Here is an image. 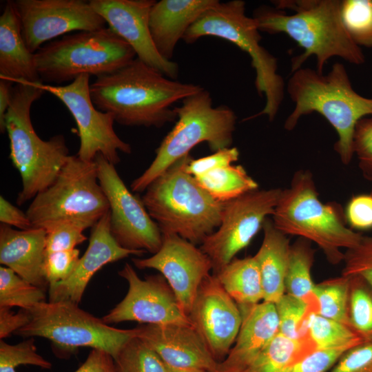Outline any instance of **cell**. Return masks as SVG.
<instances>
[{"label": "cell", "mask_w": 372, "mask_h": 372, "mask_svg": "<svg viewBox=\"0 0 372 372\" xmlns=\"http://www.w3.org/2000/svg\"><path fill=\"white\" fill-rule=\"evenodd\" d=\"M203 89L169 79L136 57L96 78L90 93L95 107L125 126L161 127L177 119L173 104Z\"/></svg>", "instance_id": "1"}, {"label": "cell", "mask_w": 372, "mask_h": 372, "mask_svg": "<svg viewBox=\"0 0 372 372\" xmlns=\"http://www.w3.org/2000/svg\"><path fill=\"white\" fill-rule=\"evenodd\" d=\"M274 8H259L254 17L260 31L284 33L304 49L291 59V72L302 68L314 56L316 70L324 73L328 61L340 57L353 65H362L365 56L347 31L341 16L340 0L273 1Z\"/></svg>", "instance_id": "2"}, {"label": "cell", "mask_w": 372, "mask_h": 372, "mask_svg": "<svg viewBox=\"0 0 372 372\" xmlns=\"http://www.w3.org/2000/svg\"><path fill=\"white\" fill-rule=\"evenodd\" d=\"M286 89L294 108L285 121V129L293 130L303 116L320 114L335 130L338 138L334 149L342 163L349 165L354 156L355 126L361 118L372 116V98L353 89L344 65L340 62L334 63L327 74L301 68L293 72Z\"/></svg>", "instance_id": "3"}, {"label": "cell", "mask_w": 372, "mask_h": 372, "mask_svg": "<svg viewBox=\"0 0 372 372\" xmlns=\"http://www.w3.org/2000/svg\"><path fill=\"white\" fill-rule=\"evenodd\" d=\"M271 218L275 227L284 234L316 243L332 265L343 262L342 249L356 247L363 238L347 227L339 203L320 200L313 176L308 169L293 174L289 186L282 190Z\"/></svg>", "instance_id": "4"}, {"label": "cell", "mask_w": 372, "mask_h": 372, "mask_svg": "<svg viewBox=\"0 0 372 372\" xmlns=\"http://www.w3.org/2000/svg\"><path fill=\"white\" fill-rule=\"evenodd\" d=\"M192 159L189 154L168 167L146 188L142 201L162 234L200 245L220 226L225 203L186 172Z\"/></svg>", "instance_id": "5"}, {"label": "cell", "mask_w": 372, "mask_h": 372, "mask_svg": "<svg viewBox=\"0 0 372 372\" xmlns=\"http://www.w3.org/2000/svg\"><path fill=\"white\" fill-rule=\"evenodd\" d=\"M41 83H15L6 116L10 158L22 181V189L17 198L18 205L32 200L48 187L70 156L63 135L57 134L44 141L33 127L31 107L45 92L39 85Z\"/></svg>", "instance_id": "6"}, {"label": "cell", "mask_w": 372, "mask_h": 372, "mask_svg": "<svg viewBox=\"0 0 372 372\" xmlns=\"http://www.w3.org/2000/svg\"><path fill=\"white\" fill-rule=\"evenodd\" d=\"M177 121L156 149L149 166L131 183L132 192H143L174 163L189 154L198 144L206 143L214 152L231 147L237 117L227 105L214 107L204 88L174 107Z\"/></svg>", "instance_id": "7"}, {"label": "cell", "mask_w": 372, "mask_h": 372, "mask_svg": "<svg viewBox=\"0 0 372 372\" xmlns=\"http://www.w3.org/2000/svg\"><path fill=\"white\" fill-rule=\"evenodd\" d=\"M260 32L256 19L245 14V2L232 0L219 1L203 13L189 28L183 39L192 43L206 36L219 37L247 52L256 72L257 92L265 97L263 109L249 119L265 115L273 121L283 101L285 84L278 73L276 58L260 45Z\"/></svg>", "instance_id": "8"}, {"label": "cell", "mask_w": 372, "mask_h": 372, "mask_svg": "<svg viewBox=\"0 0 372 372\" xmlns=\"http://www.w3.org/2000/svg\"><path fill=\"white\" fill-rule=\"evenodd\" d=\"M109 211L94 161L70 155L55 180L32 200L25 212L34 228L47 230L68 222L85 230Z\"/></svg>", "instance_id": "9"}, {"label": "cell", "mask_w": 372, "mask_h": 372, "mask_svg": "<svg viewBox=\"0 0 372 372\" xmlns=\"http://www.w3.org/2000/svg\"><path fill=\"white\" fill-rule=\"evenodd\" d=\"M29 312V323L13 334L46 338L60 358L70 356L80 347H90L104 351L114 359L138 334L137 327L115 328L70 301L42 302Z\"/></svg>", "instance_id": "10"}, {"label": "cell", "mask_w": 372, "mask_h": 372, "mask_svg": "<svg viewBox=\"0 0 372 372\" xmlns=\"http://www.w3.org/2000/svg\"><path fill=\"white\" fill-rule=\"evenodd\" d=\"M136 57L132 48L109 27L64 36L34 53L41 81L57 84L81 74L114 72Z\"/></svg>", "instance_id": "11"}, {"label": "cell", "mask_w": 372, "mask_h": 372, "mask_svg": "<svg viewBox=\"0 0 372 372\" xmlns=\"http://www.w3.org/2000/svg\"><path fill=\"white\" fill-rule=\"evenodd\" d=\"M282 190L257 189L225 203L220 226L199 247L209 258L213 274L249 245L265 220L272 216Z\"/></svg>", "instance_id": "12"}, {"label": "cell", "mask_w": 372, "mask_h": 372, "mask_svg": "<svg viewBox=\"0 0 372 372\" xmlns=\"http://www.w3.org/2000/svg\"><path fill=\"white\" fill-rule=\"evenodd\" d=\"M90 77L88 74H81L66 85L43 83L39 85L45 92L58 98L72 115L80 139L77 156L91 162L101 154L116 165L120 162L118 152L130 154L132 147L115 132L114 116L99 110L94 105L90 93Z\"/></svg>", "instance_id": "13"}, {"label": "cell", "mask_w": 372, "mask_h": 372, "mask_svg": "<svg viewBox=\"0 0 372 372\" xmlns=\"http://www.w3.org/2000/svg\"><path fill=\"white\" fill-rule=\"evenodd\" d=\"M99 184L107 199L110 231L126 249L156 254L163 243V234L147 211L142 199L127 187L115 165L101 154L94 159Z\"/></svg>", "instance_id": "14"}, {"label": "cell", "mask_w": 372, "mask_h": 372, "mask_svg": "<svg viewBox=\"0 0 372 372\" xmlns=\"http://www.w3.org/2000/svg\"><path fill=\"white\" fill-rule=\"evenodd\" d=\"M25 43L32 53L41 45L72 31L105 28V21L83 0L13 1Z\"/></svg>", "instance_id": "15"}, {"label": "cell", "mask_w": 372, "mask_h": 372, "mask_svg": "<svg viewBox=\"0 0 372 372\" xmlns=\"http://www.w3.org/2000/svg\"><path fill=\"white\" fill-rule=\"evenodd\" d=\"M118 275L127 282L128 290L123 299L102 318L106 324L134 321L153 325L192 324L161 274L141 279L126 263Z\"/></svg>", "instance_id": "16"}, {"label": "cell", "mask_w": 372, "mask_h": 372, "mask_svg": "<svg viewBox=\"0 0 372 372\" xmlns=\"http://www.w3.org/2000/svg\"><path fill=\"white\" fill-rule=\"evenodd\" d=\"M140 269H154L165 278L188 316L200 285L211 275L209 258L200 247L174 234H163L159 250L146 258H133Z\"/></svg>", "instance_id": "17"}, {"label": "cell", "mask_w": 372, "mask_h": 372, "mask_svg": "<svg viewBox=\"0 0 372 372\" xmlns=\"http://www.w3.org/2000/svg\"><path fill=\"white\" fill-rule=\"evenodd\" d=\"M188 317L214 359L222 362L235 342L242 315L215 275L200 285Z\"/></svg>", "instance_id": "18"}, {"label": "cell", "mask_w": 372, "mask_h": 372, "mask_svg": "<svg viewBox=\"0 0 372 372\" xmlns=\"http://www.w3.org/2000/svg\"><path fill=\"white\" fill-rule=\"evenodd\" d=\"M154 0H90L92 8L109 28L126 41L136 57L165 76L176 80L178 64L164 59L154 43L149 29V14Z\"/></svg>", "instance_id": "19"}, {"label": "cell", "mask_w": 372, "mask_h": 372, "mask_svg": "<svg viewBox=\"0 0 372 372\" xmlns=\"http://www.w3.org/2000/svg\"><path fill=\"white\" fill-rule=\"evenodd\" d=\"M138 338L169 368L216 372L218 362L192 324H144Z\"/></svg>", "instance_id": "20"}, {"label": "cell", "mask_w": 372, "mask_h": 372, "mask_svg": "<svg viewBox=\"0 0 372 372\" xmlns=\"http://www.w3.org/2000/svg\"><path fill=\"white\" fill-rule=\"evenodd\" d=\"M144 253L126 249L118 244L110 231L109 211L92 227L87 248L72 275L48 287L49 301H70L79 304L88 282L103 267L129 256H141Z\"/></svg>", "instance_id": "21"}, {"label": "cell", "mask_w": 372, "mask_h": 372, "mask_svg": "<svg viewBox=\"0 0 372 372\" xmlns=\"http://www.w3.org/2000/svg\"><path fill=\"white\" fill-rule=\"evenodd\" d=\"M242 323L227 357L218 363L216 372H242L278 333V319L274 303L262 301L238 306Z\"/></svg>", "instance_id": "22"}, {"label": "cell", "mask_w": 372, "mask_h": 372, "mask_svg": "<svg viewBox=\"0 0 372 372\" xmlns=\"http://www.w3.org/2000/svg\"><path fill=\"white\" fill-rule=\"evenodd\" d=\"M45 238L42 228L21 230L0 225V263L45 291L49 287L43 271Z\"/></svg>", "instance_id": "23"}, {"label": "cell", "mask_w": 372, "mask_h": 372, "mask_svg": "<svg viewBox=\"0 0 372 372\" xmlns=\"http://www.w3.org/2000/svg\"><path fill=\"white\" fill-rule=\"evenodd\" d=\"M218 0H161L149 14L151 35L158 53L172 61L177 43L189 28Z\"/></svg>", "instance_id": "24"}, {"label": "cell", "mask_w": 372, "mask_h": 372, "mask_svg": "<svg viewBox=\"0 0 372 372\" xmlns=\"http://www.w3.org/2000/svg\"><path fill=\"white\" fill-rule=\"evenodd\" d=\"M0 78L14 83L42 82L34 54L23 39L13 1L6 2L0 17Z\"/></svg>", "instance_id": "25"}, {"label": "cell", "mask_w": 372, "mask_h": 372, "mask_svg": "<svg viewBox=\"0 0 372 372\" xmlns=\"http://www.w3.org/2000/svg\"><path fill=\"white\" fill-rule=\"evenodd\" d=\"M262 244L255 254L264 291V300L276 303L285 293V280L291 245L287 235L267 218L263 225Z\"/></svg>", "instance_id": "26"}, {"label": "cell", "mask_w": 372, "mask_h": 372, "mask_svg": "<svg viewBox=\"0 0 372 372\" xmlns=\"http://www.w3.org/2000/svg\"><path fill=\"white\" fill-rule=\"evenodd\" d=\"M215 276L238 306L264 300L261 276L254 256L235 258Z\"/></svg>", "instance_id": "27"}, {"label": "cell", "mask_w": 372, "mask_h": 372, "mask_svg": "<svg viewBox=\"0 0 372 372\" xmlns=\"http://www.w3.org/2000/svg\"><path fill=\"white\" fill-rule=\"evenodd\" d=\"M315 350L310 338L293 340L278 331L242 372H292L298 362Z\"/></svg>", "instance_id": "28"}, {"label": "cell", "mask_w": 372, "mask_h": 372, "mask_svg": "<svg viewBox=\"0 0 372 372\" xmlns=\"http://www.w3.org/2000/svg\"><path fill=\"white\" fill-rule=\"evenodd\" d=\"M311 243L298 238L291 245L285 289V293L303 301L315 314H318L319 304L311 273L314 261V250Z\"/></svg>", "instance_id": "29"}, {"label": "cell", "mask_w": 372, "mask_h": 372, "mask_svg": "<svg viewBox=\"0 0 372 372\" xmlns=\"http://www.w3.org/2000/svg\"><path fill=\"white\" fill-rule=\"evenodd\" d=\"M195 178L215 200L223 203L258 189V184L239 165L218 168Z\"/></svg>", "instance_id": "30"}, {"label": "cell", "mask_w": 372, "mask_h": 372, "mask_svg": "<svg viewBox=\"0 0 372 372\" xmlns=\"http://www.w3.org/2000/svg\"><path fill=\"white\" fill-rule=\"evenodd\" d=\"M350 278L341 276L315 285L318 314L351 327L349 318Z\"/></svg>", "instance_id": "31"}, {"label": "cell", "mask_w": 372, "mask_h": 372, "mask_svg": "<svg viewBox=\"0 0 372 372\" xmlns=\"http://www.w3.org/2000/svg\"><path fill=\"white\" fill-rule=\"evenodd\" d=\"M45 290L23 279L5 266L0 267V307L30 311L45 302Z\"/></svg>", "instance_id": "32"}, {"label": "cell", "mask_w": 372, "mask_h": 372, "mask_svg": "<svg viewBox=\"0 0 372 372\" xmlns=\"http://www.w3.org/2000/svg\"><path fill=\"white\" fill-rule=\"evenodd\" d=\"M309 335L316 350L350 349L364 342L349 326L319 314L313 315L310 319Z\"/></svg>", "instance_id": "33"}, {"label": "cell", "mask_w": 372, "mask_h": 372, "mask_svg": "<svg viewBox=\"0 0 372 372\" xmlns=\"http://www.w3.org/2000/svg\"><path fill=\"white\" fill-rule=\"evenodd\" d=\"M348 277L350 326L364 341L372 340V289L359 276Z\"/></svg>", "instance_id": "34"}, {"label": "cell", "mask_w": 372, "mask_h": 372, "mask_svg": "<svg viewBox=\"0 0 372 372\" xmlns=\"http://www.w3.org/2000/svg\"><path fill=\"white\" fill-rule=\"evenodd\" d=\"M275 306L279 333L293 340L309 338V321L315 313L305 302L285 293L275 303Z\"/></svg>", "instance_id": "35"}, {"label": "cell", "mask_w": 372, "mask_h": 372, "mask_svg": "<svg viewBox=\"0 0 372 372\" xmlns=\"http://www.w3.org/2000/svg\"><path fill=\"white\" fill-rule=\"evenodd\" d=\"M344 27L360 48H372V0H342Z\"/></svg>", "instance_id": "36"}, {"label": "cell", "mask_w": 372, "mask_h": 372, "mask_svg": "<svg viewBox=\"0 0 372 372\" xmlns=\"http://www.w3.org/2000/svg\"><path fill=\"white\" fill-rule=\"evenodd\" d=\"M114 360L116 372H168L158 355L138 337L131 340Z\"/></svg>", "instance_id": "37"}, {"label": "cell", "mask_w": 372, "mask_h": 372, "mask_svg": "<svg viewBox=\"0 0 372 372\" xmlns=\"http://www.w3.org/2000/svg\"><path fill=\"white\" fill-rule=\"evenodd\" d=\"M34 365L50 369L52 363L38 353L33 338L17 344L0 341V372H16L19 365Z\"/></svg>", "instance_id": "38"}, {"label": "cell", "mask_w": 372, "mask_h": 372, "mask_svg": "<svg viewBox=\"0 0 372 372\" xmlns=\"http://www.w3.org/2000/svg\"><path fill=\"white\" fill-rule=\"evenodd\" d=\"M342 275L359 276L372 289V237L363 236L355 247L347 249Z\"/></svg>", "instance_id": "39"}, {"label": "cell", "mask_w": 372, "mask_h": 372, "mask_svg": "<svg viewBox=\"0 0 372 372\" xmlns=\"http://www.w3.org/2000/svg\"><path fill=\"white\" fill-rule=\"evenodd\" d=\"M353 152L363 177L372 181V116L358 122L353 138Z\"/></svg>", "instance_id": "40"}, {"label": "cell", "mask_w": 372, "mask_h": 372, "mask_svg": "<svg viewBox=\"0 0 372 372\" xmlns=\"http://www.w3.org/2000/svg\"><path fill=\"white\" fill-rule=\"evenodd\" d=\"M79 258L78 249L46 254L43 271L49 287L68 279L74 272Z\"/></svg>", "instance_id": "41"}, {"label": "cell", "mask_w": 372, "mask_h": 372, "mask_svg": "<svg viewBox=\"0 0 372 372\" xmlns=\"http://www.w3.org/2000/svg\"><path fill=\"white\" fill-rule=\"evenodd\" d=\"M83 231L79 226L68 222L58 223L48 229L45 230V255L76 249L87 240Z\"/></svg>", "instance_id": "42"}, {"label": "cell", "mask_w": 372, "mask_h": 372, "mask_svg": "<svg viewBox=\"0 0 372 372\" xmlns=\"http://www.w3.org/2000/svg\"><path fill=\"white\" fill-rule=\"evenodd\" d=\"M329 372H372V340L348 349Z\"/></svg>", "instance_id": "43"}, {"label": "cell", "mask_w": 372, "mask_h": 372, "mask_svg": "<svg viewBox=\"0 0 372 372\" xmlns=\"http://www.w3.org/2000/svg\"><path fill=\"white\" fill-rule=\"evenodd\" d=\"M238 157L239 151L236 147H228L207 156L198 159L192 158L185 170L188 174L196 177L212 170L231 165L238 161Z\"/></svg>", "instance_id": "44"}, {"label": "cell", "mask_w": 372, "mask_h": 372, "mask_svg": "<svg viewBox=\"0 0 372 372\" xmlns=\"http://www.w3.org/2000/svg\"><path fill=\"white\" fill-rule=\"evenodd\" d=\"M347 223L352 229L372 228V194H359L351 198L344 211Z\"/></svg>", "instance_id": "45"}, {"label": "cell", "mask_w": 372, "mask_h": 372, "mask_svg": "<svg viewBox=\"0 0 372 372\" xmlns=\"http://www.w3.org/2000/svg\"><path fill=\"white\" fill-rule=\"evenodd\" d=\"M348 349L349 348L340 347L315 350L298 362L292 372H326Z\"/></svg>", "instance_id": "46"}, {"label": "cell", "mask_w": 372, "mask_h": 372, "mask_svg": "<svg viewBox=\"0 0 372 372\" xmlns=\"http://www.w3.org/2000/svg\"><path fill=\"white\" fill-rule=\"evenodd\" d=\"M29 311L21 309L17 313L11 308L0 307V338L1 340L10 336L16 331L23 327L30 321Z\"/></svg>", "instance_id": "47"}, {"label": "cell", "mask_w": 372, "mask_h": 372, "mask_svg": "<svg viewBox=\"0 0 372 372\" xmlns=\"http://www.w3.org/2000/svg\"><path fill=\"white\" fill-rule=\"evenodd\" d=\"M1 224L14 227L17 229L26 230L34 228L26 212L13 205L4 197H0Z\"/></svg>", "instance_id": "48"}, {"label": "cell", "mask_w": 372, "mask_h": 372, "mask_svg": "<svg viewBox=\"0 0 372 372\" xmlns=\"http://www.w3.org/2000/svg\"><path fill=\"white\" fill-rule=\"evenodd\" d=\"M74 372H116L114 358L104 351L92 349L85 361Z\"/></svg>", "instance_id": "49"}, {"label": "cell", "mask_w": 372, "mask_h": 372, "mask_svg": "<svg viewBox=\"0 0 372 372\" xmlns=\"http://www.w3.org/2000/svg\"><path fill=\"white\" fill-rule=\"evenodd\" d=\"M12 82L0 78V131L6 132V116L12 99Z\"/></svg>", "instance_id": "50"}, {"label": "cell", "mask_w": 372, "mask_h": 372, "mask_svg": "<svg viewBox=\"0 0 372 372\" xmlns=\"http://www.w3.org/2000/svg\"><path fill=\"white\" fill-rule=\"evenodd\" d=\"M168 372H205L199 370L176 369L167 367Z\"/></svg>", "instance_id": "51"}, {"label": "cell", "mask_w": 372, "mask_h": 372, "mask_svg": "<svg viewBox=\"0 0 372 372\" xmlns=\"http://www.w3.org/2000/svg\"><path fill=\"white\" fill-rule=\"evenodd\" d=\"M371 88H372V83H371Z\"/></svg>", "instance_id": "52"}]
</instances>
